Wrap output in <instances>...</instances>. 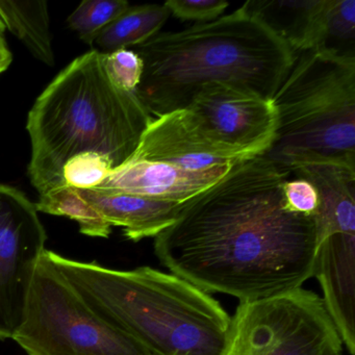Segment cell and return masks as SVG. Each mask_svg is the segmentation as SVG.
I'll return each mask as SVG.
<instances>
[{
	"label": "cell",
	"instance_id": "obj_13",
	"mask_svg": "<svg viewBox=\"0 0 355 355\" xmlns=\"http://www.w3.org/2000/svg\"><path fill=\"white\" fill-rule=\"evenodd\" d=\"M309 180L318 192L313 216L318 243L336 234H355V169L340 164L306 161L288 170Z\"/></svg>",
	"mask_w": 355,
	"mask_h": 355
},
{
	"label": "cell",
	"instance_id": "obj_5",
	"mask_svg": "<svg viewBox=\"0 0 355 355\" xmlns=\"http://www.w3.org/2000/svg\"><path fill=\"white\" fill-rule=\"evenodd\" d=\"M277 128L266 157L282 169L324 161L355 169V60L297 53L272 98Z\"/></svg>",
	"mask_w": 355,
	"mask_h": 355
},
{
	"label": "cell",
	"instance_id": "obj_24",
	"mask_svg": "<svg viewBox=\"0 0 355 355\" xmlns=\"http://www.w3.org/2000/svg\"><path fill=\"white\" fill-rule=\"evenodd\" d=\"M286 209L293 213L313 216L319 205V196L315 187L304 178L286 180L282 187Z\"/></svg>",
	"mask_w": 355,
	"mask_h": 355
},
{
	"label": "cell",
	"instance_id": "obj_16",
	"mask_svg": "<svg viewBox=\"0 0 355 355\" xmlns=\"http://www.w3.org/2000/svg\"><path fill=\"white\" fill-rule=\"evenodd\" d=\"M0 19L37 60L49 67L55 66L51 17L46 1L0 0Z\"/></svg>",
	"mask_w": 355,
	"mask_h": 355
},
{
	"label": "cell",
	"instance_id": "obj_9",
	"mask_svg": "<svg viewBox=\"0 0 355 355\" xmlns=\"http://www.w3.org/2000/svg\"><path fill=\"white\" fill-rule=\"evenodd\" d=\"M257 157L220 140L189 109L153 118L128 159L159 162L189 171L234 165Z\"/></svg>",
	"mask_w": 355,
	"mask_h": 355
},
{
	"label": "cell",
	"instance_id": "obj_14",
	"mask_svg": "<svg viewBox=\"0 0 355 355\" xmlns=\"http://www.w3.org/2000/svg\"><path fill=\"white\" fill-rule=\"evenodd\" d=\"M78 191L112 226L123 227L126 238L134 242L159 236L175 221L184 205L136 195Z\"/></svg>",
	"mask_w": 355,
	"mask_h": 355
},
{
	"label": "cell",
	"instance_id": "obj_8",
	"mask_svg": "<svg viewBox=\"0 0 355 355\" xmlns=\"http://www.w3.org/2000/svg\"><path fill=\"white\" fill-rule=\"evenodd\" d=\"M47 234L36 205L0 184V340L14 338L26 315Z\"/></svg>",
	"mask_w": 355,
	"mask_h": 355
},
{
	"label": "cell",
	"instance_id": "obj_7",
	"mask_svg": "<svg viewBox=\"0 0 355 355\" xmlns=\"http://www.w3.org/2000/svg\"><path fill=\"white\" fill-rule=\"evenodd\" d=\"M342 346L321 297L301 286L240 302L226 355H342Z\"/></svg>",
	"mask_w": 355,
	"mask_h": 355
},
{
	"label": "cell",
	"instance_id": "obj_17",
	"mask_svg": "<svg viewBox=\"0 0 355 355\" xmlns=\"http://www.w3.org/2000/svg\"><path fill=\"white\" fill-rule=\"evenodd\" d=\"M170 15L165 5L130 7L99 33L93 42V49L107 55L139 46L159 34Z\"/></svg>",
	"mask_w": 355,
	"mask_h": 355
},
{
	"label": "cell",
	"instance_id": "obj_22",
	"mask_svg": "<svg viewBox=\"0 0 355 355\" xmlns=\"http://www.w3.org/2000/svg\"><path fill=\"white\" fill-rule=\"evenodd\" d=\"M103 66L114 85L126 92L135 93L143 76L142 59L134 49L103 53Z\"/></svg>",
	"mask_w": 355,
	"mask_h": 355
},
{
	"label": "cell",
	"instance_id": "obj_3",
	"mask_svg": "<svg viewBox=\"0 0 355 355\" xmlns=\"http://www.w3.org/2000/svg\"><path fill=\"white\" fill-rule=\"evenodd\" d=\"M43 254L89 307L150 355H226L232 317L187 280L151 267L130 271Z\"/></svg>",
	"mask_w": 355,
	"mask_h": 355
},
{
	"label": "cell",
	"instance_id": "obj_1",
	"mask_svg": "<svg viewBox=\"0 0 355 355\" xmlns=\"http://www.w3.org/2000/svg\"><path fill=\"white\" fill-rule=\"evenodd\" d=\"M288 174L265 155L234 164L155 236L157 259L200 290L240 302L301 288L313 277L317 238L313 216L286 209Z\"/></svg>",
	"mask_w": 355,
	"mask_h": 355
},
{
	"label": "cell",
	"instance_id": "obj_10",
	"mask_svg": "<svg viewBox=\"0 0 355 355\" xmlns=\"http://www.w3.org/2000/svg\"><path fill=\"white\" fill-rule=\"evenodd\" d=\"M186 109L220 140L253 155H265L275 139L277 116L272 99L245 89L205 85Z\"/></svg>",
	"mask_w": 355,
	"mask_h": 355
},
{
	"label": "cell",
	"instance_id": "obj_21",
	"mask_svg": "<svg viewBox=\"0 0 355 355\" xmlns=\"http://www.w3.org/2000/svg\"><path fill=\"white\" fill-rule=\"evenodd\" d=\"M113 169V163L105 155L91 151L78 153L64 165V182L80 190H91L99 186Z\"/></svg>",
	"mask_w": 355,
	"mask_h": 355
},
{
	"label": "cell",
	"instance_id": "obj_19",
	"mask_svg": "<svg viewBox=\"0 0 355 355\" xmlns=\"http://www.w3.org/2000/svg\"><path fill=\"white\" fill-rule=\"evenodd\" d=\"M313 51L355 60V0H327Z\"/></svg>",
	"mask_w": 355,
	"mask_h": 355
},
{
	"label": "cell",
	"instance_id": "obj_2",
	"mask_svg": "<svg viewBox=\"0 0 355 355\" xmlns=\"http://www.w3.org/2000/svg\"><path fill=\"white\" fill-rule=\"evenodd\" d=\"M134 51L144 65L135 94L153 118L186 109L209 84L239 87L272 99L296 57L242 7L214 21L159 33Z\"/></svg>",
	"mask_w": 355,
	"mask_h": 355
},
{
	"label": "cell",
	"instance_id": "obj_23",
	"mask_svg": "<svg viewBox=\"0 0 355 355\" xmlns=\"http://www.w3.org/2000/svg\"><path fill=\"white\" fill-rule=\"evenodd\" d=\"M164 5L182 21L207 24L220 18L230 3L225 0H169Z\"/></svg>",
	"mask_w": 355,
	"mask_h": 355
},
{
	"label": "cell",
	"instance_id": "obj_4",
	"mask_svg": "<svg viewBox=\"0 0 355 355\" xmlns=\"http://www.w3.org/2000/svg\"><path fill=\"white\" fill-rule=\"evenodd\" d=\"M153 118L136 94L112 83L103 53L76 58L47 86L28 113L32 142L28 175L42 195L65 186L63 167L83 153L111 159L114 169L136 151Z\"/></svg>",
	"mask_w": 355,
	"mask_h": 355
},
{
	"label": "cell",
	"instance_id": "obj_12",
	"mask_svg": "<svg viewBox=\"0 0 355 355\" xmlns=\"http://www.w3.org/2000/svg\"><path fill=\"white\" fill-rule=\"evenodd\" d=\"M313 276L324 305L349 353L355 354V234H336L318 243Z\"/></svg>",
	"mask_w": 355,
	"mask_h": 355
},
{
	"label": "cell",
	"instance_id": "obj_18",
	"mask_svg": "<svg viewBox=\"0 0 355 355\" xmlns=\"http://www.w3.org/2000/svg\"><path fill=\"white\" fill-rule=\"evenodd\" d=\"M36 205L37 211L63 216L78 222L80 232L92 238H109L112 225L73 187H58L44 194Z\"/></svg>",
	"mask_w": 355,
	"mask_h": 355
},
{
	"label": "cell",
	"instance_id": "obj_11",
	"mask_svg": "<svg viewBox=\"0 0 355 355\" xmlns=\"http://www.w3.org/2000/svg\"><path fill=\"white\" fill-rule=\"evenodd\" d=\"M232 167L224 165L202 171H189L159 162L128 159L91 190L184 203L217 184Z\"/></svg>",
	"mask_w": 355,
	"mask_h": 355
},
{
	"label": "cell",
	"instance_id": "obj_15",
	"mask_svg": "<svg viewBox=\"0 0 355 355\" xmlns=\"http://www.w3.org/2000/svg\"><path fill=\"white\" fill-rule=\"evenodd\" d=\"M327 0H250L243 9L257 16L297 55L317 45Z\"/></svg>",
	"mask_w": 355,
	"mask_h": 355
},
{
	"label": "cell",
	"instance_id": "obj_25",
	"mask_svg": "<svg viewBox=\"0 0 355 355\" xmlns=\"http://www.w3.org/2000/svg\"><path fill=\"white\" fill-rule=\"evenodd\" d=\"M6 26L3 20L0 19V76L7 71L13 61V55L8 46L6 39Z\"/></svg>",
	"mask_w": 355,
	"mask_h": 355
},
{
	"label": "cell",
	"instance_id": "obj_6",
	"mask_svg": "<svg viewBox=\"0 0 355 355\" xmlns=\"http://www.w3.org/2000/svg\"><path fill=\"white\" fill-rule=\"evenodd\" d=\"M13 340L28 355H150L94 313L44 254Z\"/></svg>",
	"mask_w": 355,
	"mask_h": 355
},
{
	"label": "cell",
	"instance_id": "obj_20",
	"mask_svg": "<svg viewBox=\"0 0 355 355\" xmlns=\"http://www.w3.org/2000/svg\"><path fill=\"white\" fill-rule=\"evenodd\" d=\"M130 7L125 0H84L68 17V28L92 46L99 33Z\"/></svg>",
	"mask_w": 355,
	"mask_h": 355
}]
</instances>
